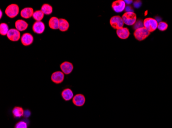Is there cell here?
I'll return each instance as SVG.
<instances>
[{"mask_svg":"<svg viewBox=\"0 0 172 128\" xmlns=\"http://www.w3.org/2000/svg\"><path fill=\"white\" fill-rule=\"evenodd\" d=\"M144 27L150 32H154L158 28V23L155 19L148 18L145 19L143 21Z\"/></svg>","mask_w":172,"mask_h":128,"instance_id":"cell-1","label":"cell"},{"mask_svg":"<svg viewBox=\"0 0 172 128\" xmlns=\"http://www.w3.org/2000/svg\"><path fill=\"white\" fill-rule=\"evenodd\" d=\"M122 18L124 24L127 26H134L137 21V15L134 12H125Z\"/></svg>","mask_w":172,"mask_h":128,"instance_id":"cell-2","label":"cell"},{"mask_svg":"<svg viewBox=\"0 0 172 128\" xmlns=\"http://www.w3.org/2000/svg\"><path fill=\"white\" fill-rule=\"evenodd\" d=\"M150 32L145 28L142 27L134 30V35L136 39L139 41H142L146 39L150 34Z\"/></svg>","mask_w":172,"mask_h":128,"instance_id":"cell-3","label":"cell"},{"mask_svg":"<svg viewBox=\"0 0 172 128\" xmlns=\"http://www.w3.org/2000/svg\"><path fill=\"white\" fill-rule=\"evenodd\" d=\"M5 12L6 16H8L9 18L13 19L16 16H17L19 14V6L18 5L15 4L9 5L6 7Z\"/></svg>","mask_w":172,"mask_h":128,"instance_id":"cell-4","label":"cell"},{"mask_svg":"<svg viewBox=\"0 0 172 128\" xmlns=\"http://www.w3.org/2000/svg\"><path fill=\"white\" fill-rule=\"evenodd\" d=\"M110 24L114 29H120L124 26V21L122 18L119 16H112L110 20Z\"/></svg>","mask_w":172,"mask_h":128,"instance_id":"cell-5","label":"cell"},{"mask_svg":"<svg viewBox=\"0 0 172 128\" xmlns=\"http://www.w3.org/2000/svg\"><path fill=\"white\" fill-rule=\"evenodd\" d=\"M126 3L123 0H117L112 4L113 10L117 13H120L125 9Z\"/></svg>","mask_w":172,"mask_h":128,"instance_id":"cell-6","label":"cell"},{"mask_svg":"<svg viewBox=\"0 0 172 128\" xmlns=\"http://www.w3.org/2000/svg\"><path fill=\"white\" fill-rule=\"evenodd\" d=\"M7 37L10 41L13 42H17L19 41L21 37L20 32L16 29H9Z\"/></svg>","mask_w":172,"mask_h":128,"instance_id":"cell-7","label":"cell"},{"mask_svg":"<svg viewBox=\"0 0 172 128\" xmlns=\"http://www.w3.org/2000/svg\"><path fill=\"white\" fill-rule=\"evenodd\" d=\"M64 74L62 71L54 72L52 74L51 80L53 83L56 84H59L63 83L64 80Z\"/></svg>","mask_w":172,"mask_h":128,"instance_id":"cell-8","label":"cell"},{"mask_svg":"<svg viewBox=\"0 0 172 128\" xmlns=\"http://www.w3.org/2000/svg\"><path fill=\"white\" fill-rule=\"evenodd\" d=\"M22 44L25 46L31 45L34 42V37L29 33H25L21 38Z\"/></svg>","mask_w":172,"mask_h":128,"instance_id":"cell-9","label":"cell"},{"mask_svg":"<svg viewBox=\"0 0 172 128\" xmlns=\"http://www.w3.org/2000/svg\"><path fill=\"white\" fill-rule=\"evenodd\" d=\"M45 26L43 22L42 21L36 22L33 25L32 29L35 34H40L43 33L45 30Z\"/></svg>","mask_w":172,"mask_h":128,"instance_id":"cell-10","label":"cell"},{"mask_svg":"<svg viewBox=\"0 0 172 128\" xmlns=\"http://www.w3.org/2000/svg\"><path fill=\"white\" fill-rule=\"evenodd\" d=\"M72 102L76 106L82 107L84 105L86 102V98L83 94H78L74 96Z\"/></svg>","mask_w":172,"mask_h":128,"instance_id":"cell-11","label":"cell"},{"mask_svg":"<svg viewBox=\"0 0 172 128\" xmlns=\"http://www.w3.org/2000/svg\"><path fill=\"white\" fill-rule=\"evenodd\" d=\"M60 68L63 73L66 75L71 73L74 69L73 64L69 62H64L62 63L60 65Z\"/></svg>","mask_w":172,"mask_h":128,"instance_id":"cell-12","label":"cell"},{"mask_svg":"<svg viewBox=\"0 0 172 128\" xmlns=\"http://www.w3.org/2000/svg\"><path fill=\"white\" fill-rule=\"evenodd\" d=\"M117 34L118 37L121 39H127L129 37V30L127 28H121L120 29L117 30Z\"/></svg>","mask_w":172,"mask_h":128,"instance_id":"cell-13","label":"cell"},{"mask_svg":"<svg viewBox=\"0 0 172 128\" xmlns=\"http://www.w3.org/2000/svg\"><path fill=\"white\" fill-rule=\"evenodd\" d=\"M34 13V9L32 8L26 7L21 11L20 15L24 19H28L32 17Z\"/></svg>","mask_w":172,"mask_h":128,"instance_id":"cell-14","label":"cell"},{"mask_svg":"<svg viewBox=\"0 0 172 128\" xmlns=\"http://www.w3.org/2000/svg\"><path fill=\"white\" fill-rule=\"evenodd\" d=\"M15 27L16 29L19 31H23L28 28V24L25 21L18 20L15 22Z\"/></svg>","mask_w":172,"mask_h":128,"instance_id":"cell-15","label":"cell"},{"mask_svg":"<svg viewBox=\"0 0 172 128\" xmlns=\"http://www.w3.org/2000/svg\"><path fill=\"white\" fill-rule=\"evenodd\" d=\"M61 96L64 101H69L74 97L73 92L72 90L69 88H67L63 90L61 92Z\"/></svg>","mask_w":172,"mask_h":128,"instance_id":"cell-16","label":"cell"},{"mask_svg":"<svg viewBox=\"0 0 172 128\" xmlns=\"http://www.w3.org/2000/svg\"><path fill=\"white\" fill-rule=\"evenodd\" d=\"M48 26L51 29L54 30L59 29V19L55 16L52 17L48 21Z\"/></svg>","mask_w":172,"mask_h":128,"instance_id":"cell-17","label":"cell"},{"mask_svg":"<svg viewBox=\"0 0 172 128\" xmlns=\"http://www.w3.org/2000/svg\"><path fill=\"white\" fill-rule=\"evenodd\" d=\"M12 113L14 118H20L21 117L23 116L24 111L21 107H15L12 111Z\"/></svg>","mask_w":172,"mask_h":128,"instance_id":"cell-18","label":"cell"},{"mask_svg":"<svg viewBox=\"0 0 172 128\" xmlns=\"http://www.w3.org/2000/svg\"><path fill=\"white\" fill-rule=\"evenodd\" d=\"M69 27H70V24L67 20L64 19H59V29L60 30V31L61 32L67 31L69 29Z\"/></svg>","mask_w":172,"mask_h":128,"instance_id":"cell-19","label":"cell"},{"mask_svg":"<svg viewBox=\"0 0 172 128\" xmlns=\"http://www.w3.org/2000/svg\"><path fill=\"white\" fill-rule=\"evenodd\" d=\"M41 10L44 13V15H51L53 12L52 6L48 4H44L41 7Z\"/></svg>","mask_w":172,"mask_h":128,"instance_id":"cell-20","label":"cell"},{"mask_svg":"<svg viewBox=\"0 0 172 128\" xmlns=\"http://www.w3.org/2000/svg\"><path fill=\"white\" fill-rule=\"evenodd\" d=\"M44 16V15L41 10H37L34 12L33 18L36 21V22H40L43 20Z\"/></svg>","mask_w":172,"mask_h":128,"instance_id":"cell-21","label":"cell"},{"mask_svg":"<svg viewBox=\"0 0 172 128\" xmlns=\"http://www.w3.org/2000/svg\"><path fill=\"white\" fill-rule=\"evenodd\" d=\"M8 24L5 23H2L0 24V34L2 35H7L8 32Z\"/></svg>","mask_w":172,"mask_h":128,"instance_id":"cell-22","label":"cell"},{"mask_svg":"<svg viewBox=\"0 0 172 128\" xmlns=\"http://www.w3.org/2000/svg\"><path fill=\"white\" fill-rule=\"evenodd\" d=\"M14 128H28V123L25 121H19L15 124Z\"/></svg>","mask_w":172,"mask_h":128,"instance_id":"cell-23","label":"cell"},{"mask_svg":"<svg viewBox=\"0 0 172 128\" xmlns=\"http://www.w3.org/2000/svg\"><path fill=\"white\" fill-rule=\"evenodd\" d=\"M168 24L166 23V22L161 21V22H159L158 25V29L161 31L166 30V29H168Z\"/></svg>","mask_w":172,"mask_h":128,"instance_id":"cell-24","label":"cell"},{"mask_svg":"<svg viewBox=\"0 0 172 128\" xmlns=\"http://www.w3.org/2000/svg\"><path fill=\"white\" fill-rule=\"evenodd\" d=\"M144 24H143V21L141 20H138L136 21V23L134 24V25L133 26V28L136 30V29H139L140 28L143 27Z\"/></svg>","mask_w":172,"mask_h":128,"instance_id":"cell-25","label":"cell"},{"mask_svg":"<svg viewBox=\"0 0 172 128\" xmlns=\"http://www.w3.org/2000/svg\"><path fill=\"white\" fill-rule=\"evenodd\" d=\"M133 5H134V7L136 8H140L141 6V1H134V2Z\"/></svg>","mask_w":172,"mask_h":128,"instance_id":"cell-26","label":"cell"},{"mask_svg":"<svg viewBox=\"0 0 172 128\" xmlns=\"http://www.w3.org/2000/svg\"><path fill=\"white\" fill-rule=\"evenodd\" d=\"M125 10L126 11V12H134V10L132 6L130 5H127L126 6L125 9Z\"/></svg>","mask_w":172,"mask_h":128,"instance_id":"cell-27","label":"cell"},{"mask_svg":"<svg viewBox=\"0 0 172 128\" xmlns=\"http://www.w3.org/2000/svg\"><path fill=\"white\" fill-rule=\"evenodd\" d=\"M125 2L126 4H127V5H130L131 4L133 3V1L131 0H127V1H124Z\"/></svg>","mask_w":172,"mask_h":128,"instance_id":"cell-28","label":"cell"},{"mask_svg":"<svg viewBox=\"0 0 172 128\" xmlns=\"http://www.w3.org/2000/svg\"><path fill=\"white\" fill-rule=\"evenodd\" d=\"M2 10H1V18H2Z\"/></svg>","mask_w":172,"mask_h":128,"instance_id":"cell-29","label":"cell"}]
</instances>
